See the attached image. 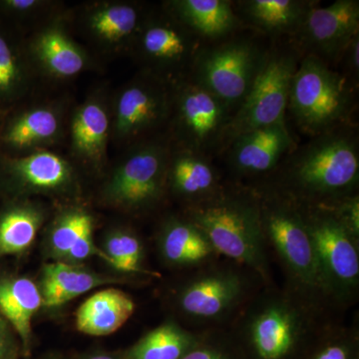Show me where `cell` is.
Listing matches in <instances>:
<instances>
[{
	"label": "cell",
	"mask_w": 359,
	"mask_h": 359,
	"mask_svg": "<svg viewBox=\"0 0 359 359\" xmlns=\"http://www.w3.org/2000/svg\"><path fill=\"white\" fill-rule=\"evenodd\" d=\"M323 302L273 283L263 289L226 328L244 359H302L339 321Z\"/></svg>",
	"instance_id": "cell-1"
},
{
	"label": "cell",
	"mask_w": 359,
	"mask_h": 359,
	"mask_svg": "<svg viewBox=\"0 0 359 359\" xmlns=\"http://www.w3.org/2000/svg\"><path fill=\"white\" fill-rule=\"evenodd\" d=\"M358 132L344 125L295 147L257 185L271 187L297 204L325 207L358 194Z\"/></svg>",
	"instance_id": "cell-2"
},
{
	"label": "cell",
	"mask_w": 359,
	"mask_h": 359,
	"mask_svg": "<svg viewBox=\"0 0 359 359\" xmlns=\"http://www.w3.org/2000/svg\"><path fill=\"white\" fill-rule=\"evenodd\" d=\"M184 217L198 226L217 254L276 283L264 242L259 207L249 186L224 184L208 199L187 205Z\"/></svg>",
	"instance_id": "cell-3"
},
{
	"label": "cell",
	"mask_w": 359,
	"mask_h": 359,
	"mask_svg": "<svg viewBox=\"0 0 359 359\" xmlns=\"http://www.w3.org/2000/svg\"><path fill=\"white\" fill-rule=\"evenodd\" d=\"M249 187L257 198L269 257L285 276L283 285L334 309L325 294L318 255L299 205L271 187Z\"/></svg>",
	"instance_id": "cell-4"
},
{
	"label": "cell",
	"mask_w": 359,
	"mask_h": 359,
	"mask_svg": "<svg viewBox=\"0 0 359 359\" xmlns=\"http://www.w3.org/2000/svg\"><path fill=\"white\" fill-rule=\"evenodd\" d=\"M191 271L175 294V306L200 332L226 330L266 285L256 273L224 257Z\"/></svg>",
	"instance_id": "cell-5"
},
{
	"label": "cell",
	"mask_w": 359,
	"mask_h": 359,
	"mask_svg": "<svg viewBox=\"0 0 359 359\" xmlns=\"http://www.w3.org/2000/svg\"><path fill=\"white\" fill-rule=\"evenodd\" d=\"M355 87L332 65L314 56H302L292 77L287 109L297 127L314 137L351 125Z\"/></svg>",
	"instance_id": "cell-6"
},
{
	"label": "cell",
	"mask_w": 359,
	"mask_h": 359,
	"mask_svg": "<svg viewBox=\"0 0 359 359\" xmlns=\"http://www.w3.org/2000/svg\"><path fill=\"white\" fill-rule=\"evenodd\" d=\"M297 205L313 238L328 302L339 313L346 311L358 301L359 238L327 208Z\"/></svg>",
	"instance_id": "cell-7"
},
{
	"label": "cell",
	"mask_w": 359,
	"mask_h": 359,
	"mask_svg": "<svg viewBox=\"0 0 359 359\" xmlns=\"http://www.w3.org/2000/svg\"><path fill=\"white\" fill-rule=\"evenodd\" d=\"M302 57L292 44L266 51L249 93L231 118L226 149L238 135L285 122L290 85Z\"/></svg>",
	"instance_id": "cell-8"
},
{
	"label": "cell",
	"mask_w": 359,
	"mask_h": 359,
	"mask_svg": "<svg viewBox=\"0 0 359 359\" xmlns=\"http://www.w3.org/2000/svg\"><path fill=\"white\" fill-rule=\"evenodd\" d=\"M266 54L250 39L207 44L194 62L191 80L218 97L235 113L249 93Z\"/></svg>",
	"instance_id": "cell-9"
},
{
	"label": "cell",
	"mask_w": 359,
	"mask_h": 359,
	"mask_svg": "<svg viewBox=\"0 0 359 359\" xmlns=\"http://www.w3.org/2000/svg\"><path fill=\"white\" fill-rule=\"evenodd\" d=\"M175 127L183 150L210 158L226 150L233 112L192 80H182L174 98Z\"/></svg>",
	"instance_id": "cell-10"
},
{
	"label": "cell",
	"mask_w": 359,
	"mask_h": 359,
	"mask_svg": "<svg viewBox=\"0 0 359 359\" xmlns=\"http://www.w3.org/2000/svg\"><path fill=\"white\" fill-rule=\"evenodd\" d=\"M318 4L306 14L290 44L302 56H314L332 65L359 35V1L337 0L325 7Z\"/></svg>",
	"instance_id": "cell-11"
},
{
	"label": "cell",
	"mask_w": 359,
	"mask_h": 359,
	"mask_svg": "<svg viewBox=\"0 0 359 359\" xmlns=\"http://www.w3.org/2000/svg\"><path fill=\"white\" fill-rule=\"evenodd\" d=\"M169 153L158 144L135 151L118 167L107 187V196L125 209H147L161 199L167 186Z\"/></svg>",
	"instance_id": "cell-12"
},
{
	"label": "cell",
	"mask_w": 359,
	"mask_h": 359,
	"mask_svg": "<svg viewBox=\"0 0 359 359\" xmlns=\"http://www.w3.org/2000/svg\"><path fill=\"white\" fill-rule=\"evenodd\" d=\"M295 147L287 122H280L233 138L226 149V163L235 176L259 179L257 185L266 181Z\"/></svg>",
	"instance_id": "cell-13"
},
{
	"label": "cell",
	"mask_w": 359,
	"mask_h": 359,
	"mask_svg": "<svg viewBox=\"0 0 359 359\" xmlns=\"http://www.w3.org/2000/svg\"><path fill=\"white\" fill-rule=\"evenodd\" d=\"M205 42L176 18L149 23L141 33L144 56L161 70L192 71Z\"/></svg>",
	"instance_id": "cell-14"
},
{
	"label": "cell",
	"mask_w": 359,
	"mask_h": 359,
	"mask_svg": "<svg viewBox=\"0 0 359 359\" xmlns=\"http://www.w3.org/2000/svg\"><path fill=\"white\" fill-rule=\"evenodd\" d=\"M314 0H245L233 4L241 23L271 37L292 39Z\"/></svg>",
	"instance_id": "cell-15"
},
{
	"label": "cell",
	"mask_w": 359,
	"mask_h": 359,
	"mask_svg": "<svg viewBox=\"0 0 359 359\" xmlns=\"http://www.w3.org/2000/svg\"><path fill=\"white\" fill-rule=\"evenodd\" d=\"M158 245L165 263L174 268L191 271L221 257L203 231L185 217L168 219Z\"/></svg>",
	"instance_id": "cell-16"
},
{
	"label": "cell",
	"mask_w": 359,
	"mask_h": 359,
	"mask_svg": "<svg viewBox=\"0 0 359 359\" xmlns=\"http://www.w3.org/2000/svg\"><path fill=\"white\" fill-rule=\"evenodd\" d=\"M169 108L163 90L145 83L131 85L118 99L116 132L122 138L136 136L159 124Z\"/></svg>",
	"instance_id": "cell-17"
},
{
	"label": "cell",
	"mask_w": 359,
	"mask_h": 359,
	"mask_svg": "<svg viewBox=\"0 0 359 359\" xmlns=\"http://www.w3.org/2000/svg\"><path fill=\"white\" fill-rule=\"evenodd\" d=\"M167 185L188 205L211 197L224 184L210 158L182 150L169 157Z\"/></svg>",
	"instance_id": "cell-18"
},
{
	"label": "cell",
	"mask_w": 359,
	"mask_h": 359,
	"mask_svg": "<svg viewBox=\"0 0 359 359\" xmlns=\"http://www.w3.org/2000/svg\"><path fill=\"white\" fill-rule=\"evenodd\" d=\"M171 7L175 18L205 42L226 39L241 25L233 2L226 0H178Z\"/></svg>",
	"instance_id": "cell-19"
},
{
	"label": "cell",
	"mask_w": 359,
	"mask_h": 359,
	"mask_svg": "<svg viewBox=\"0 0 359 359\" xmlns=\"http://www.w3.org/2000/svg\"><path fill=\"white\" fill-rule=\"evenodd\" d=\"M134 311L133 299L122 290H101L78 309L77 330L92 337H105L121 328Z\"/></svg>",
	"instance_id": "cell-20"
},
{
	"label": "cell",
	"mask_w": 359,
	"mask_h": 359,
	"mask_svg": "<svg viewBox=\"0 0 359 359\" xmlns=\"http://www.w3.org/2000/svg\"><path fill=\"white\" fill-rule=\"evenodd\" d=\"M42 304L41 292L29 278H0V314L20 335L26 359L29 356L32 316Z\"/></svg>",
	"instance_id": "cell-21"
},
{
	"label": "cell",
	"mask_w": 359,
	"mask_h": 359,
	"mask_svg": "<svg viewBox=\"0 0 359 359\" xmlns=\"http://www.w3.org/2000/svg\"><path fill=\"white\" fill-rule=\"evenodd\" d=\"M207 332H194L170 320L141 337L126 353L127 359H181L199 346Z\"/></svg>",
	"instance_id": "cell-22"
},
{
	"label": "cell",
	"mask_w": 359,
	"mask_h": 359,
	"mask_svg": "<svg viewBox=\"0 0 359 359\" xmlns=\"http://www.w3.org/2000/svg\"><path fill=\"white\" fill-rule=\"evenodd\" d=\"M105 283L102 276L58 262L44 266L40 292L45 306H57Z\"/></svg>",
	"instance_id": "cell-23"
},
{
	"label": "cell",
	"mask_w": 359,
	"mask_h": 359,
	"mask_svg": "<svg viewBox=\"0 0 359 359\" xmlns=\"http://www.w3.org/2000/svg\"><path fill=\"white\" fill-rule=\"evenodd\" d=\"M39 62L56 77H71L81 72L86 58L81 49L60 28L49 27L34 42Z\"/></svg>",
	"instance_id": "cell-24"
},
{
	"label": "cell",
	"mask_w": 359,
	"mask_h": 359,
	"mask_svg": "<svg viewBox=\"0 0 359 359\" xmlns=\"http://www.w3.org/2000/svg\"><path fill=\"white\" fill-rule=\"evenodd\" d=\"M11 171L16 180L29 188L56 190L71 178L69 165L50 152L35 153L11 163Z\"/></svg>",
	"instance_id": "cell-25"
},
{
	"label": "cell",
	"mask_w": 359,
	"mask_h": 359,
	"mask_svg": "<svg viewBox=\"0 0 359 359\" xmlns=\"http://www.w3.org/2000/svg\"><path fill=\"white\" fill-rule=\"evenodd\" d=\"M109 119L105 108L97 101L85 103L72 123V143L78 154L98 161L103 157L107 142Z\"/></svg>",
	"instance_id": "cell-26"
},
{
	"label": "cell",
	"mask_w": 359,
	"mask_h": 359,
	"mask_svg": "<svg viewBox=\"0 0 359 359\" xmlns=\"http://www.w3.org/2000/svg\"><path fill=\"white\" fill-rule=\"evenodd\" d=\"M39 212L27 205H14L0 215V259L25 252L36 237Z\"/></svg>",
	"instance_id": "cell-27"
},
{
	"label": "cell",
	"mask_w": 359,
	"mask_h": 359,
	"mask_svg": "<svg viewBox=\"0 0 359 359\" xmlns=\"http://www.w3.org/2000/svg\"><path fill=\"white\" fill-rule=\"evenodd\" d=\"M60 128L59 116L49 108H37L20 115L6 130L4 140L22 149L46 143L55 138Z\"/></svg>",
	"instance_id": "cell-28"
},
{
	"label": "cell",
	"mask_w": 359,
	"mask_h": 359,
	"mask_svg": "<svg viewBox=\"0 0 359 359\" xmlns=\"http://www.w3.org/2000/svg\"><path fill=\"white\" fill-rule=\"evenodd\" d=\"M90 28L98 39L120 43L138 32L140 13L130 4H111L100 7L89 18Z\"/></svg>",
	"instance_id": "cell-29"
},
{
	"label": "cell",
	"mask_w": 359,
	"mask_h": 359,
	"mask_svg": "<svg viewBox=\"0 0 359 359\" xmlns=\"http://www.w3.org/2000/svg\"><path fill=\"white\" fill-rule=\"evenodd\" d=\"M302 359H359L358 323H337L321 335Z\"/></svg>",
	"instance_id": "cell-30"
},
{
	"label": "cell",
	"mask_w": 359,
	"mask_h": 359,
	"mask_svg": "<svg viewBox=\"0 0 359 359\" xmlns=\"http://www.w3.org/2000/svg\"><path fill=\"white\" fill-rule=\"evenodd\" d=\"M104 259L118 271L131 275L156 276V271L144 266V250L138 237L130 233H118L107 241Z\"/></svg>",
	"instance_id": "cell-31"
},
{
	"label": "cell",
	"mask_w": 359,
	"mask_h": 359,
	"mask_svg": "<svg viewBox=\"0 0 359 359\" xmlns=\"http://www.w3.org/2000/svg\"><path fill=\"white\" fill-rule=\"evenodd\" d=\"M91 229H93V222L86 212L73 210L66 212L52 231V252L60 257H67L71 248Z\"/></svg>",
	"instance_id": "cell-32"
},
{
	"label": "cell",
	"mask_w": 359,
	"mask_h": 359,
	"mask_svg": "<svg viewBox=\"0 0 359 359\" xmlns=\"http://www.w3.org/2000/svg\"><path fill=\"white\" fill-rule=\"evenodd\" d=\"M181 359H244L231 341L228 332L210 330L199 346Z\"/></svg>",
	"instance_id": "cell-33"
},
{
	"label": "cell",
	"mask_w": 359,
	"mask_h": 359,
	"mask_svg": "<svg viewBox=\"0 0 359 359\" xmlns=\"http://www.w3.org/2000/svg\"><path fill=\"white\" fill-rule=\"evenodd\" d=\"M23 81L22 66L11 45L0 35V98H9Z\"/></svg>",
	"instance_id": "cell-34"
},
{
	"label": "cell",
	"mask_w": 359,
	"mask_h": 359,
	"mask_svg": "<svg viewBox=\"0 0 359 359\" xmlns=\"http://www.w3.org/2000/svg\"><path fill=\"white\" fill-rule=\"evenodd\" d=\"M323 207V205H320ZM334 214L335 218L351 231L354 237L359 238V195L349 196L337 201L334 204L325 205Z\"/></svg>",
	"instance_id": "cell-35"
},
{
	"label": "cell",
	"mask_w": 359,
	"mask_h": 359,
	"mask_svg": "<svg viewBox=\"0 0 359 359\" xmlns=\"http://www.w3.org/2000/svg\"><path fill=\"white\" fill-rule=\"evenodd\" d=\"M337 62L341 63L344 73H342L347 81L353 87L358 86L359 78V35L354 37L342 53Z\"/></svg>",
	"instance_id": "cell-36"
},
{
	"label": "cell",
	"mask_w": 359,
	"mask_h": 359,
	"mask_svg": "<svg viewBox=\"0 0 359 359\" xmlns=\"http://www.w3.org/2000/svg\"><path fill=\"white\" fill-rule=\"evenodd\" d=\"M92 255H99L104 259V252L97 250L94 245L91 229L75 243L66 257L70 261H83Z\"/></svg>",
	"instance_id": "cell-37"
},
{
	"label": "cell",
	"mask_w": 359,
	"mask_h": 359,
	"mask_svg": "<svg viewBox=\"0 0 359 359\" xmlns=\"http://www.w3.org/2000/svg\"><path fill=\"white\" fill-rule=\"evenodd\" d=\"M16 351L13 337L4 316L0 314V359H15Z\"/></svg>",
	"instance_id": "cell-38"
},
{
	"label": "cell",
	"mask_w": 359,
	"mask_h": 359,
	"mask_svg": "<svg viewBox=\"0 0 359 359\" xmlns=\"http://www.w3.org/2000/svg\"><path fill=\"white\" fill-rule=\"evenodd\" d=\"M40 4L41 2L35 1V0H8L4 2V6L15 13H27V11H34Z\"/></svg>",
	"instance_id": "cell-39"
},
{
	"label": "cell",
	"mask_w": 359,
	"mask_h": 359,
	"mask_svg": "<svg viewBox=\"0 0 359 359\" xmlns=\"http://www.w3.org/2000/svg\"><path fill=\"white\" fill-rule=\"evenodd\" d=\"M87 359H122L121 358H118V356L111 355V354L107 353H97L93 354V355L89 356ZM123 359H127L124 358Z\"/></svg>",
	"instance_id": "cell-40"
},
{
	"label": "cell",
	"mask_w": 359,
	"mask_h": 359,
	"mask_svg": "<svg viewBox=\"0 0 359 359\" xmlns=\"http://www.w3.org/2000/svg\"><path fill=\"white\" fill-rule=\"evenodd\" d=\"M48 359H58V358H48Z\"/></svg>",
	"instance_id": "cell-41"
}]
</instances>
